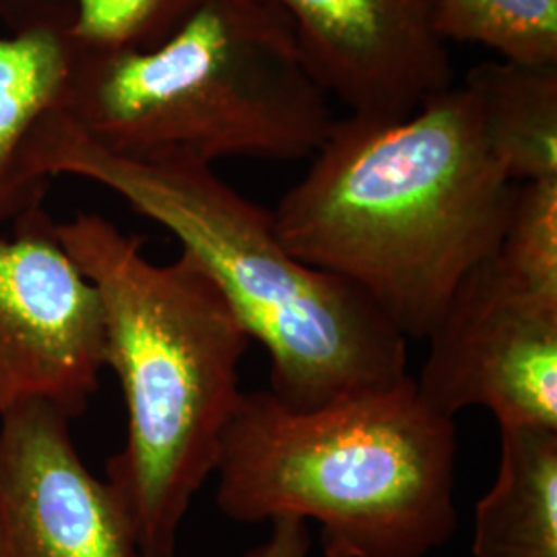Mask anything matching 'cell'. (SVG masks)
<instances>
[{
  "mask_svg": "<svg viewBox=\"0 0 557 557\" xmlns=\"http://www.w3.org/2000/svg\"><path fill=\"white\" fill-rule=\"evenodd\" d=\"M62 248L96 285L108 368L126 405V440L106 481L147 557H176L178 533L242 400L250 337L218 283L186 250L158 264L143 238L98 213L54 225Z\"/></svg>",
  "mask_w": 557,
  "mask_h": 557,
  "instance_id": "obj_2",
  "label": "cell"
},
{
  "mask_svg": "<svg viewBox=\"0 0 557 557\" xmlns=\"http://www.w3.org/2000/svg\"><path fill=\"white\" fill-rule=\"evenodd\" d=\"M487 260L518 289L557 301V178L518 184L504 234Z\"/></svg>",
  "mask_w": 557,
  "mask_h": 557,
  "instance_id": "obj_14",
  "label": "cell"
},
{
  "mask_svg": "<svg viewBox=\"0 0 557 557\" xmlns=\"http://www.w3.org/2000/svg\"><path fill=\"white\" fill-rule=\"evenodd\" d=\"M77 0H0V21L9 32L69 27Z\"/></svg>",
  "mask_w": 557,
  "mask_h": 557,
  "instance_id": "obj_16",
  "label": "cell"
},
{
  "mask_svg": "<svg viewBox=\"0 0 557 557\" xmlns=\"http://www.w3.org/2000/svg\"><path fill=\"white\" fill-rule=\"evenodd\" d=\"M0 557H147L114 487L79 457L71 419L48 403L0 419Z\"/></svg>",
  "mask_w": 557,
  "mask_h": 557,
  "instance_id": "obj_9",
  "label": "cell"
},
{
  "mask_svg": "<svg viewBox=\"0 0 557 557\" xmlns=\"http://www.w3.org/2000/svg\"><path fill=\"white\" fill-rule=\"evenodd\" d=\"M312 547L310 524L301 518H277L269 537L242 557H308Z\"/></svg>",
  "mask_w": 557,
  "mask_h": 557,
  "instance_id": "obj_17",
  "label": "cell"
},
{
  "mask_svg": "<svg viewBox=\"0 0 557 557\" xmlns=\"http://www.w3.org/2000/svg\"><path fill=\"white\" fill-rule=\"evenodd\" d=\"M60 114L119 158L199 165L314 156L337 120L262 0H202L143 48L77 46Z\"/></svg>",
  "mask_w": 557,
  "mask_h": 557,
  "instance_id": "obj_5",
  "label": "cell"
},
{
  "mask_svg": "<svg viewBox=\"0 0 557 557\" xmlns=\"http://www.w3.org/2000/svg\"><path fill=\"white\" fill-rule=\"evenodd\" d=\"M54 225L38 209L0 236V419L29 403L81 418L108 368L100 294Z\"/></svg>",
  "mask_w": 557,
  "mask_h": 557,
  "instance_id": "obj_6",
  "label": "cell"
},
{
  "mask_svg": "<svg viewBox=\"0 0 557 557\" xmlns=\"http://www.w3.org/2000/svg\"><path fill=\"white\" fill-rule=\"evenodd\" d=\"M428 341L416 384L436 411L485 407L499 428L557 430V301L518 289L485 259Z\"/></svg>",
  "mask_w": 557,
  "mask_h": 557,
  "instance_id": "obj_7",
  "label": "cell"
},
{
  "mask_svg": "<svg viewBox=\"0 0 557 557\" xmlns=\"http://www.w3.org/2000/svg\"><path fill=\"white\" fill-rule=\"evenodd\" d=\"M446 41L490 48L499 59L557 64V0H438Z\"/></svg>",
  "mask_w": 557,
  "mask_h": 557,
  "instance_id": "obj_13",
  "label": "cell"
},
{
  "mask_svg": "<svg viewBox=\"0 0 557 557\" xmlns=\"http://www.w3.org/2000/svg\"><path fill=\"white\" fill-rule=\"evenodd\" d=\"M40 178L75 176L116 193L160 223L218 283L248 337L271 359V393L294 409L395 384L407 338L347 281L296 259L273 213L242 197L211 165L119 158L85 139L60 112L27 149Z\"/></svg>",
  "mask_w": 557,
  "mask_h": 557,
  "instance_id": "obj_3",
  "label": "cell"
},
{
  "mask_svg": "<svg viewBox=\"0 0 557 557\" xmlns=\"http://www.w3.org/2000/svg\"><path fill=\"white\" fill-rule=\"evenodd\" d=\"M202 0H77L69 36L79 48H143L168 36Z\"/></svg>",
  "mask_w": 557,
  "mask_h": 557,
  "instance_id": "obj_15",
  "label": "cell"
},
{
  "mask_svg": "<svg viewBox=\"0 0 557 557\" xmlns=\"http://www.w3.org/2000/svg\"><path fill=\"white\" fill-rule=\"evenodd\" d=\"M349 116L400 119L455 85L438 0H262Z\"/></svg>",
  "mask_w": 557,
  "mask_h": 557,
  "instance_id": "obj_8",
  "label": "cell"
},
{
  "mask_svg": "<svg viewBox=\"0 0 557 557\" xmlns=\"http://www.w3.org/2000/svg\"><path fill=\"white\" fill-rule=\"evenodd\" d=\"M517 186L473 94L453 85L400 119L335 120L273 223L296 259L354 285L403 337L428 341L496 250Z\"/></svg>",
  "mask_w": 557,
  "mask_h": 557,
  "instance_id": "obj_1",
  "label": "cell"
},
{
  "mask_svg": "<svg viewBox=\"0 0 557 557\" xmlns=\"http://www.w3.org/2000/svg\"><path fill=\"white\" fill-rule=\"evenodd\" d=\"M457 453L455 419L409 374L314 409L244 393L215 502L236 522L312 520L326 557H425L457 531Z\"/></svg>",
  "mask_w": 557,
  "mask_h": 557,
  "instance_id": "obj_4",
  "label": "cell"
},
{
  "mask_svg": "<svg viewBox=\"0 0 557 557\" xmlns=\"http://www.w3.org/2000/svg\"><path fill=\"white\" fill-rule=\"evenodd\" d=\"M75 52L69 27L0 32V232L41 209L50 182L29 170L27 149L62 110Z\"/></svg>",
  "mask_w": 557,
  "mask_h": 557,
  "instance_id": "obj_10",
  "label": "cell"
},
{
  "mask_svg": "<svg viewBox=\"0 0 557 557\" xmlns=\"http://www.w3.org/2000/svg\"><path fill=\"white\" fill-rule=\"evenodd\" d=\"M475 557H557V430L499 428L498 475L475 508Z\"/></svg>",
  "mask_w": 557,
  "mask_h": 557,
  "instance_id": "obj_11",
  "label": "cell"
},
{
  "mask_svg": "<svg viewBox=\"0 0 557 557\" xmlns=\"http://www.w3.org/2000/svg\"><path fill=\"white\" fill-rule=\"evenodd\" d=\"M462 85L510 182L557 178V64L490 60Z\"/></svg>",
  "mask_w": 557,
  "mask_h": 557,
  "instance_id": "obj_12",
  "label": "cell"
}]
</instances>
